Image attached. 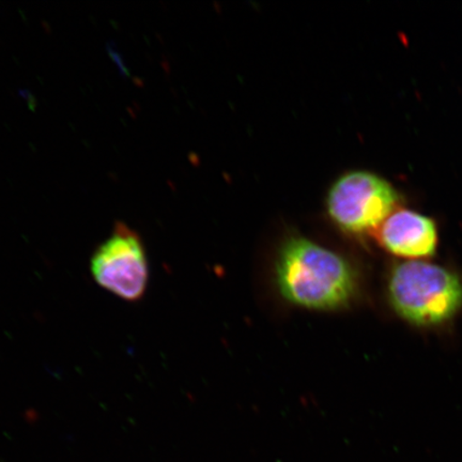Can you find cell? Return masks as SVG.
Returning a JSON list of instances; mask_svg holds the SVG:
<instances>
[{"label":"cell","mask_w":462,"mask_h":462,"mask_svg":"<svg viewBox=\"0 0 462 462\" xmlns=\"http://www.w3.org/2000/svg\"><path fill=\"white\" fill-rule=\"evenodd\" d=\"M276 282L287 301L317 310L345 308L357 285L355 270L345 258L300 236L281 248Z\"/></svg>","instance_id":"1"},{"label":"cell","mask_w":462,"mask_h":462,"mask_svg":"<svg viewBox=\"0 0 462 462\" xmlns=\"http://www.w3.org/2000/svg\"><path fill=\"white\" fill-rule=\"evenodd\" d=\"M389 297L396 313L414 326L442 325L462 306V282L448 269L420 260L393 270Z\"/></svg>","instance_id":"2"},{"label":"cell","mask_w":462,"mask_h":462,"mask_svg":"<svg viewBox=\"0 0 462 462\" xmlns=\"http://www.w3.org/2000/svg\"><path fill=\"white\" fill-rule=\"evenodd\" d=\"M400 200L394 188L374 173L354 171L340 177L328 195V216L346 233L377 231Z\"/></svg>","instance_id":"3"},{"label":"cell","mask_w":462,"mask_h":462,"mask_svg":"<svg viewBox=\"0 0 462 462\" xmlns=\"http://www.w3.org/2000/svg\"><path fill=\"white\" fill-rule=\"evenodd\" d=\"M90 269L97 284L125 301H140L146 292V251L140 236L123 223L116 225L111 236L97 248Z\"/></svg>","instance_id":"4"},{"label":"cell","mask_w":462,"mask_h":462,"mask_svg":"<svg viewBox=\"0 0 462 462\" xmlns=\"http://www.w3.org/2000/svg\"><path fill=\"white\" fill-rule=\"evenodd\" d=\"M380 245L393 255L426 258L435 255L438 233L431 218L411 210H398L377 230Z\"/></svg>","instance_id":"5"}]
</instances>
